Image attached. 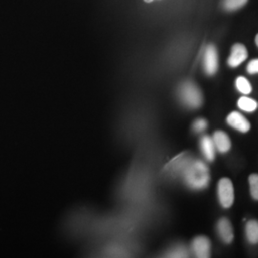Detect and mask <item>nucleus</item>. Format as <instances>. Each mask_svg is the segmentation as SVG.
I'll use <instances>...</instances> for the list:
<instances>
[{
	"label": "nucleus",
	"instance_id": "obj_1",
	"mask_svg": "<svg viewBox=\"0 0 258 258\" xmlns=\"http://www.w3.org/2000/svg\"><path fill=\"white\" fill-rule=\"evenodd\" d=\"M185 180L192 189L206 188L209 183V169L201 161L190 164L185 170Z\"/></svg>",
	"mask_w": 258,
	"mask_h": 258
},
{
	"label": "nucleus",
	"instance_id": "obj_2",
	"mask_svg": "<svg viewBox=\"0 0 258 258\" xmlns=\"http://www.w3.org/2000/svg\"><path fill=\"white\" fill-rule=\"evenodd\" d=\"M179 97L182 102L190 108H198L203 103V95L198 86L190 81L183 82L179 87Z\"/></svg>",
	"mask_w": 258,
	"mask_h": 258
},
{
	"label": "nucleus",
	"instance_id": "obj_3",
	"mask_svg": "<svg viewBox=\"0 0 258 258\" xmlns=\"http://www.w3.org/2000/svg\"><path fill=\"white\" fill-rule=\"evenodd\" d=\"M218 198L221 206L228 209L234 201V189L231 181L228 178H222L218 182Z\"/></svg>",
	"mask_w": 258,
	"mask_h": 258
},
{
	"label": "nucleus",
	"instance_id": "obj_4",
	"mask_svg": "<svg viewBox=\"0 0 258 258\" xmlns=\"http://www.w3.org/2000/svg\"><path fill=\"white\" fill-rule=\"evenodd\" d=\"M203 65L208 76H213L218 70V53L213 44H209L205 50Z\"/></svg>",
	"mask_w": 258,
	"mask_h": 258
},
{
	"label": "nucleus",
	"instance_id": "obj_5",
	"mask_svg": "<svg viewBox=\"0 0 258 258\" xmlns=\"http://www.w3.org/2000/svg\"><path fill=\"white\" fill-rule=\"evenodd\" d=\"M248 58V50L245 45L241 43H236L232 46L230 56L228 59V66L234 68L243 63Z\"/></svg>",
	"mask_w": 258,
	"mask_h": 258
},
{
	"label": "nucleus",
	"instance_id": "obj_6",
	"mask_svg": "<svg viewBox=\"0 0 258 258\" xmlns=\"http://www.w3.org/2000/svg\"><path fill=\"white\" fill-rule=\"evenodd\" d=\"M191 248L196 257L208 258L210 256L211 244L208 237L198 236L192 241Z\"/></svg>",
	"mask_w": 258,
	"mask_h": 258
},
{
	"label": "nucleus",
	"instance_id": "obj_7",
	"mask_svg": "<svg viewBox=\"0 0 258 258\" xmlns=\"http://www.w3.org/2000/svg\"><path fill=\"white\" fill-rule=\"evenodd\" d=\"M217 232H218L219 237L222 239V241L226 244H230L233 240L234 234H233V228L231 226V223L228 218L222 217L219 219L217 222Z\"/></svg>",
	"mask_w": 258,
	"mask_h": 258
},
{
	"label": "nucleus",
	"instance_id": "obj_8",
	"mask_svg": "<svg viewBox=\"0 0 258 258\" xmlns=\"http://www.w3.org/2000/svg\"><path fill=\"white\" fill-rule=\"evenodd\" d=\"M227 121L231 127L238 130L240 132H243V133H247L250 129V123L248 119L236 111L231 112L228 115L227 117Z\"/></svg>",
	"mask_w": 258,
	"mask_h": 258
},
{
	"label": "nucleus",
	"instance_id": "obj_9",
	"mask_svg": "<svg viewBox=\"0 0 258 258\" xmlns=\"http://www.w3.org/2000/svg\"><path fill=\"white\" fill-rule=\"evenodd\" d=\"M213 143L215 146V149L221 153H227L231 148V142L229 137L224 131H215L213 134Z\"/></svg>",
	"mask_w": 258,
	"mask_h": 258
},
{
	"label": "nucleus",
	"instance_id": "obj_10",
	"mask_svg": "<svg viewBox=\"0 0 258 258\" xmlns=\"http://www.w3.org/2000/svg\"><path fill=\"white\" fill-rule=\"evenodd\" d=\"M201 149L208 161H213L215 158V146L213 140L209 136H204L201 140Z\"/></svg>",
	"mask_w": 258,
	"mask_h": 258
},
{
	"label": "nucleus",
	"instance_id": "obj_11",
	"mask_svg": "<svg viewBox=\"0 0 258 258\" xmlns=\"http://www.w3.org/2000/svg\"><path fill=\"white\" fill-rule=\"evenodd\" d=\"M246 235L250 244H258V221L250 220L248 222V224L246 225Z\"/></svg>",
	"mask_w": 258,
	"mask_h": 258
},
{
	"label": "nucleus",
	"instance_id": "obj_12",
	"mask_svg": "<svg viewBox=\"0 0 258 258\" xmlns=\"http://www.w3.org/2000/svg\"><path fill=\"white\" fill-rule=\"evenodd\" d=\"M248 0H222L221 6L226 12H234L244 7Z\"/></svg>",
	"mask_w": 258,
	"mask_h": 258
},
{
	"label": "nucleus",
	"instance_id": "obj_13",
	"mask_svg": "<svg viewBox=\"0 0 258 258\" xmlns=\"http://www.w3.org/2000/svg\"><path fill=\"white\" fill-rule=\"evenodd\" d=\"M238 107L246 112H253L257 109V101L248 97H242L239 99Z\"/></svg>",
	"mask_w": 258,
	"mask_h": 258
},
{
	"label": "nucleus",
	"instance_id": "obj_14",
	"mask_svg": "<svg viewBox=\"0 0 258 258\" xmlns=\"http://www.w3.org/2000/svg\"><path fill=\"white\" fill-rule=\"evenodd\" d=\"M235 85H236V88L239 92L242 94H245V95L250 94L252 91L251 84L245 77H238L235 81Z\"/></svg>",
	"mask_w": 258,
	"mask_h": 258
},
{
	"label": "nucleus",
	"instance_id": "obj_15",
	"mask_svg": "<svg viewBox=\"0 0 258 258\" xmlns=\"http://www.w3.org/2000/svg\"><path fill=\"white\" fill-rule=\"evenodd\" d=\"M249 190L252 198L258 201V174H251L248 177Z\"/></svg>",
	"mask_w": 258,
	"mask_h": 258
},
{
	"label": "nucleus",
	"instance_id": "obj_16",
	"mask_svg": "<svg viewBox=\"0 0 258 258\" xmlns=\"http://www.w3.org/2000/svg\"><path fill=\"white\" fill-rule=\"evenodd\" d=\"M208 126V121L205 119H196L193 123V129L195 132H202Z\"/></svg>",
	"mask_w": 258,
	"mask_h": 258
},
{
	"label": "nucleus",
	"instance_id": "obj_17",
	"mask_svg": "<svg viewBox=\"0 0 258 258\" xmlns=\"http://www.w3.org/2000/svg\"><path fill=\"white\" fill-rule=\"evenodd\" d=\"M247 71L250 75L258 74V59L249 61L248 66H247Z\"/></svg>",
	"mask_w": 258,
	"mask_h": 258
},
{
	"label": "nucleus",
	"instance_id": "obj_18",
	"mask_svg": "<svg viewBox=\"0 0 258 258\" xmlns=\"http://www.w3.org/2000/svg\"><path fill=\"white\" fill-rule=\"evenodd\" d=\"M255 43H256V45L258 46V34L256 35V37H255Z\"/></svg>",
	"mask_w": 258,
	"mask_h": 258
},
{
	"label": "nucleus",
	"instance_id": "obj_19",
	"mask_svg": "<svg viewBox=\"0 0 258 258\" xmlns=\"http://www.w3.org/2000/svg\"><path fill=\"white\" fill-rule=\"evenodd\" d=\"M145 1H146V2H148V3H150V2H152L153 0H145Z\"/></svg>",
	"mask_w": 258,
	"mask_h": 258
}]
</instances>
